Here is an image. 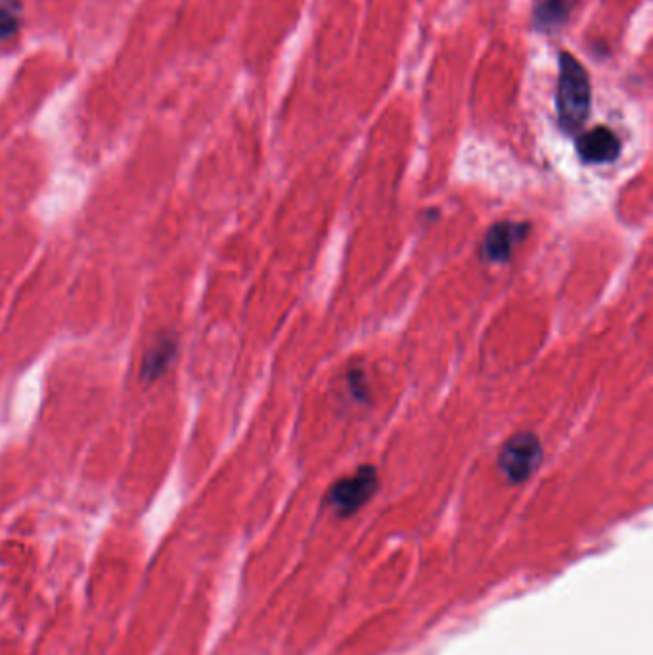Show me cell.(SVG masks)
Segmentation results:
<instances>
[{"label":"cell","instance_id":"obj_1","mask_svg":"<svg viewBox=\"0 0 653 655\" xmlns=\"http://www.w3.org/2000/svg\"><path fill=\"white\" fill-rule=\"evenodd\" d=\"M592 104L590 79L579 60L571 54H560V75L556 92L558 123L567 135H575L583 129Z\"/></svg>","mask_w":653,"mask_h":655},{"label":"cell","instance_id":"obj_2","mask_svg":"<svg viewBox=\"0 0 653 655\" xmlns=\"http://www.w3.org/2000/svg\"><path fill=\"white\" fill-rule=\"evenodd\" d=\"M542 460L539 437L529 431L512 435L500 449L498 468L510 483L527 481Z\"/></svg>","mask_w":653,"mask_h":655},{"label":"cell","instance_id":"obj_3","mask_svg":"<svg viewBox=\"0 0 653 655\" xmlns=\"http://www.w3.org/2000/svg\"><path fill=\"white\" fill-rule=\"evenodd\" d=\"M376 489H378L376 468L362 466L355 474L339 479L338 483L330 489L326 500L338 516L347 518L359 512L362 506L374 497Z\"/></svg>","mask_w":653,"mask_h":655},{"label":"cell","instance_id":"obj_4","mask_svg":"<svg viewBox=\"0 0 653 655\" xmlns=\"http://www.w3.org/2000/svg\"><path fill=\"white\" fill-rule=\"evenodd\" d=\"M529 225L527 223H496L491 226L483 238L481 246V257L487 263H506L512 259L514 249L518 248L519 242L527 236Z\"/></svg>","mask_w":653,"mask_h":655},{"label":"cell","instance_id":"obj_5","mask_svg":"<svg viewBox=\"0 0 653 655\" xmlns=\"http://www.w3.org/2000/svg\"><path fill=\"white\" fill-rule=\"evenodd\" d=\"M577 154L585 163H611L621 154V140L608 127H596L577 138Z\"/></svg>","mask_w":653,"mask_h":655},{"label":"cell","instance_id":"obj_6","mask_svg":"<svg viewBox=\"0 0 653 655\" xmlns=\"http://www.w3.org/2000/svg\"><path fill=\"white\" fill-rule=\"evenodd\" d=\"M177 357V339L171 338V336H163L159 338L152 347L150 351L146 353L144 361H142V366H140V374L144 380L148 382H154L161 378L171 362L175 361Z\"/></svg>","mask_w":653,"mask_h":655},{"label":"cell","instance_id":"obj_7","mask_svg":"<svg viewBox=\"0 0 653 655\" xmlns=\"http://www.w3.org/2000/svg\"><path fill=\"white\" fill-rule=\"evenodd\" d=\"M573 8V0H541L533 14V25L537 31H556L567 22Z\"/></svg>","mask_w":653,"mask_h":655},{"label":"cell","instance_id":"obj_8","mask_svg":"<svg viewBox=\"0 0 653 655\" xmlns=\"http://www.w3.org/2000/svg\"><path fill=\"white\" fill-rule=\"evenodd\" d=\"M20 29V16H16V8L8 4H0V41L10 39Z\"/></svg>","mask_w":653,"mask_h":655}]
</instances>
